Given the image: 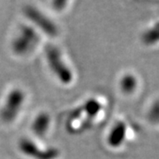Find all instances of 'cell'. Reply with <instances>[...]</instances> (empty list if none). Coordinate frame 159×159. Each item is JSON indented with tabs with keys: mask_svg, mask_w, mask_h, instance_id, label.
Instances as JSON below:
<instances>
[{
	"mask_svg": "<svg viewBox=\"0 0 159 159\" xmlns=\"http://www.w3.org/2000/svg\"><path fill=\"white\" fill-rule=\"evenodd\" d=\"M45 55L49 66L52 73L63 84H69L73 81L74 75L69 66L63 59L62 54L56 46L48 45L45 48Z\"/></svg>",
	"mask_w": 159,
	"mask_h": 159,
	"instance_id": "cell-1",
	"label": "cell"
},
{
	"mask_svg": "<svg viewBox=\"0 0 159 159\" xmlns=\"http://www.w3.org/2000/svg\"><path fill=\"white\" fill-rule=\"evenodd\" d=\"M39 40V35L32 27L24 25L12 42V51L19 56L29 54L38 44Z\"/></svg>",
	"mask_w": 159,
	"mask_h": 159,
	"instance_id": "cell-2",
	"label": "cell"
},
{
	"mask_svg": "<svg viewBox=\"0 0 159 159\" xmlns=\"http://www.w3.org/2000/svg\"><path fill=\"white\" fill-rule=\"evenodd\" d=\"M25 102V94L20 89H14L8 94L6 102L0 111V118L5 123H11L17 118Z\"/></svg>",
	"mask_w": 159,
	"mask_h": 159,
	"instance_id": "cell-3",
	"label": "cell"
},
{
	"mask_svg": "<svg viewBox=\"0 0 159 159\" xmlns=\"http://www.w3.org/2000/svg\"><path fill=\"white\" fill-rule=\"evenodd\" d=\"M24 13L29 20H31L36 27H38L43 33L48 34L49 36L55 37L58 34V29L56 24L34 6H25Z\"/></svg>",
	"mask_w": 159,
	"mask_h": 159,
	"instance_id": "cell-4",
	"label": "cell"
},
{
	"mask_svg": "<svg viewBox=\"0 0 159 159\" xmlns=\"http://www.w3.org/2000/svg\"><path fill=\"white\" fill-rule=\"evenodd\" d=\"M20 150L27 157L34 159H57L59 157V150L57 148L42 149L37 144L28 138H23L19 142Z\"/></svg>",
	"mask_w": 159,
	"mask_h": 159,
	"instance_id": "cell-5",
	"label": "cell"
},
{
	"mask_svg": "<svg viewBox=\"0 0 159 159\" xmlns=\"http://www.w3.org/2000/svg\"><path fill=\"white\" fill-rule=\"evenodd\" d=\"M51 125V116L47 112L38 114L32 124V130L36 136L43 137L47 134Z\"/></svg>",
	"mask_w": 159,
	"mask_h": 159,
	"instance_id": "cell-6",
	"label": "cell"
},
{
	"mask_svg": "<svg viewBox=\"0 0 159 159\" xmlns=\"http://www.w3.org/2000/svg\"><path fill=\"white\" fill-rule=\"evenodd\" d=\"M125 124H123L121 122L118 123L114 126V128L111 130L110 135H109V144L112 147H117V146L120 145L123 139L125 138Z\"/></svg>",
	"mask_w": 159,
	"mask_h": 159,
	"instance_id": "cell-7",
	"label": "cell"
},
{
	"mask_svg": "<svg viewBox=\"0 0 159 159\" xmlns=\"http://www.w3.org/2000/svg\"><path fill=\"white\" fill-rule=\"evenodd\" d=\"M81 107L83 109L84 112L88 114L89 118H93L101 110V104L96 100L91 99V100H89L88 102H86L85 104H83Z\"/></svg>",
	"mask_w": 159,
	"mask_h": 159,
	"instance_id": "cell-8",
	"label": "cell"
},
{
	"mask_svg": "<svg viewBox=\"0 0 159 159\" xmlns=\"http://www.w3.org/2000/svg\"><path fill=\"white\" fill-rule=\"evenodd\" d=\"M159 40V23H157L153 29L147 32L144 35V41L147 43H154Z\"/></svg>",
	"mask_w": 159,
	"mask_h": 159,
	"instance_id": "cell-9",
	"label": "cell"
},
{
	"mask_svg": "<svg viewBox=\"0 0 159 159\" xmlns=\"http://www.w3.org/2000/svg\"><path fill=\"white\" fill-rule=\"evenodd\" d=\"M136 82L135 80L134 79L133 76H125L124 79L121 81V87L122 89L125 92H131L134 90V89L135 88Z\"/></svg>",
	"mask_w": 159,
	"mask_h": 159,
	"instance_id": "cell-10",
	"label": "cell"
}]
</instances>
